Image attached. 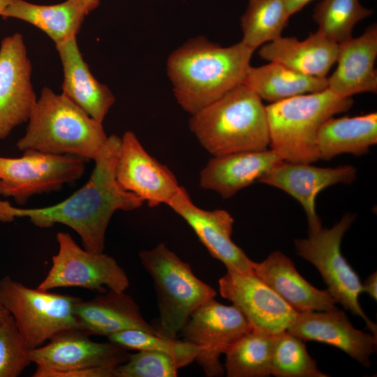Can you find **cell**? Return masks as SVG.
I'll use <instances>...</instances> for the list:
<instances>
[{
    "instance_id": "30",
    "label": "cell",
    "mask_w": 377,
    "mask_h": 377,
    "mask_svg": "<svg viewBox=\"0 0 377 377\" xmlns=\"http://www.w3.org/2000/svg\"><path fill=\"white\" fill-rule=\"evenodd\" d=\"M372 13L359 0H322L313 9V19L317 31L339 44L351 38L355 24Z\"/></svg>"
},
{
    "instance_id": "8",
    "label": "cell",
    "mask_w": 377,
    "mask_h": 377,
    "mask_svg": "<svg viewBox=\"0 0 377 377\" xmlns=\"http://www.w3.org/2000/svg\"><path fill=\"white\" fill-rule=\"evenodd\" d=\"M0 299L28 350L61 331L78 328L74 309L80 298L30 288L6 276L0 280Z\"/></svg>"
},
{
    "instance_id": "29",
    "label": "cell",
    "mask_w": 377,
    "mask_h": 377,
    "mask_svg": "<svg viewBox=\"0 0 377 377\" xmlns=\"http://www.w3.org/2000/svg\"><path fill=\"white\" fill-rule=\"evenodd\" d=\"M290 17L283 0H249L241 17V41L255 50L275 40L281 36Z\"/></svg>"
},
{
    "instance_id": "2",
    "label": "cell",
    "mask_w": 377,
    "mask_h": 377,
    "mask_svg": "<svg viewBox=\"0 0 377 377\" xmlns=\"http://www.w3.org/2000/svg\"><path fill=\"white\" fill-rule=\"evenodd\" d=\"M254 51L242 41L223 47L204 36L184 43L166 61L177 103L193 114L243 84Z\"/></svg>"
},
{
    "instance_id": "27",
    "label": "cell",
    "mask_w": 377,
    "mask_h": 377,
    "mask_svg": "<svg viewBox=\"0 0 377 377\" xmlns=\"http://www.w3.org/2000/svg\"><path fill=\"white\" fill-rule=\"evenodd\" d=\"M244 83L261 100L276 103L294 96L327 89V77H317L297 72L279 63L269 61L250 66Z\"/></svg>"
},
{
    "instance_id": "4",
    "label": "cell",
    "mask_w": 377,
    "mask_h": 377,
    "mask_svg": "<svg viewBox=\"0 0 377 377\" xmlns=\"http://www.w3.org/2000/svg\"><path fill=\"white\" fill-rule=\"evenodd\" d=\"M27 121L24 135L16 143L22 151L31 149L94 161L108 138L103 123L48 87L41 90Z\"/></svg>"
},
{
    "instance_id": "28",
    "label": "cell",
    "mask_w": 377,
    "mask_h": 377,
    "mask_svg": "<svg viewBox=\"0 0 377 377\" xmlns=\"http://www.w3.org/2000/svg\"><path fill=\"white\" fill-rule=\"evenodd\" d=\"M274 335L253 330L236 340L226 352L228 377H266L271 375Z\"/></svg>"
},
{
    "instance_id": "1",
    "label": "cell",
    "mask_w": 377,
    "mask_h": 377,
    "mask_svg": "<svg viewBox=\"0 0 377 377\" xmlns=\"http://www.w3.org/2000/svg\"><path fill=\"white\" fill-rule=\"evenodd\" d=\"M121 138L108 136L94 159L95 167L88 182L63 201L47 207L22 208L0 199V221L28 218L37 227L48 228L56 223L66 225L81 238L83 248L103 253L109 222L117 210L132 211L143 201L119 185L115 166Z\"/></svg>"
},
{
    "instance_id": "16",
    "label": "cell",
    "mask_w": 377,
    "mask_h": 377,
    "mask_svg": "<svg viewBox=\"0 0 377 377\" xmlns=\"http://www.w3.org/2000/svg\"><path fill=\"white\" fill-rule=\"evenodd\" d=\"M167 205L187 223L210 255L226 266L227 272L253 273V261L232 240L234 219L229 212L198 207L182 186Z\"/></svg>"
},
{
    "instance_id": "24",
    "label": "cell",
    "mask_w": 377,
    "mask_h": 377,
    "mask_svg": "<svg viewBox=\"0 0 377 377\" xmlns=\"http://www.w3.org/2000/svg\"><path fill=\"white\" fill-rule=\"evenodd\" d=\"M338 52L339 44L316 31L303 40L281 36L263 45L258 54L265 60L279 63L300 73L327 77L337 61Z\"/></svg>"
},
{
    "instance_id": "26",
    "label": "cell",
    "mask_w": 377,
    "mask_h": 377,
    "mask_svg": "<svg viewBox=\"0 0 377 377\" xmlns=\"http://www.w3.org/2000/svg\"><path fill=\"white\" fill-rule=\"evenodd\" d=\"M377 143V113L327 119L316 138L319 158L330 160L342 154L360 156Z\"/></svg>"
},
{
    "instance_id": "37",
    "label": "cell",
    "mask_w": 377,
    "mask_h": 377,
    "mask_svg": "<svg viewBox=\"0 0 377 377\" xmlns=\"http://www.w3.org/2000/svg\"><path fill=\"white\" fill-rule=\"evenodd\" d=\"M80 3H81L89 12H91L93 10L96 8L99 3L100 0H75Z\"/></svg>"
},
{
    "instance_id": "34",
    "label": "cell",
    "mask_w": 377,
    "mask_h": 377,
    "mask_svg": "<svg viewBox=\"0 0 377 377\" xmlns=\"http://www.w3.org/2000/svg\"><path fill=\"white\" fill-rule=\"evenodd\" d=\"M23 339L11 315L0 325V377H17L30 364Z\"/></svg>"
},
{
    "instance_id": "36",
    "label": "cell",
    "mask_w": 377,
    "mask_h": 377,
    "mask_svg": "<svg viewBox=\"0 0 377 377\" xmlns=\"http://www.w3.org/2000/svg\"><path fill=\"white\" fill-rule=\"evenodd\" d=\"M312 0H283L290 16L302 10Z\"/></svg>"
},
{
    "instance_id": "17",
    "label": "cell",
    "mask_w": 377,
    "mask_h": 377,
    "mask_svg": "<svg viewBox=\"0 0 377 377\" xmlns=\"http://www.w3.org/2000/svg\"><path fill=\"white\" fill-rule=\"evenodd\" d=\"M356 176L357 170L352 165L321 168L311 163L283 161L258 182L282 190L297 200L306 213L309 234L322 228L316 212L318 194L332 185L351 184Z\"/></svg>"
},
{
    "instance_id": "32",
    "label": "cell",
    "mask_w": 377,
    "mask_h": 377,
    "mask_svg": "<svg viewBox=\"0 0 377 377\" xmlns=\"http://www.w3.org/2000/svg\"><path fill=\"white\" fill-rule=\"evenodd\" d=\"M109 341L127 350H147L172 356L180 368L195 360L199 353L197 346L184 340L171 339L142 330L130 329L112 334Z\"/></svg>"
},
{
    "instance_id": "23",
    "label": "cell",
    "mask_w": 377,
    "mask_h": 377,
    "mask_svg": "<svg viewBox=\"0 0 377 377\" xmlns=\"http://www.w3.org/2000/svg\"><path fill=\"white\" fill-rule=\"evenodd\" d=\"M253 273L297 312L336 309L327 290L315 288L303 278L293 262L279 251L260 263L253 262Z\"/></svg>"
},
{
    "instance_id": "12",
    "label": "cell",
    "mask_w": 377,
    "mask_h": 377,
    "mask_svg": "<svg viewBox=\"0 0 377 377\" xmlns=\"http://www.w3.org/2000/svg\"><path fill=\"white\" fill-rule=\"evenodd\" d=\"M251 330L245 316L235 305H225L212 298L192 313L180 333L183 340L198 348L195 361L205 374L215 377L225 374L221 355Z\"/></svg>"
},
{
    "instance_id": "25",
    "label": "cell",
    "mask_w": 377,
    "mask_h": 377,
    "mask_svg": "<svg viewBox=\"0 0 377 377\" xmlns=\"http://www.w3.org/2000/svg\"><path fill=\"white\" fill-rule=\"evenodd\" d=\"M88 14L87 9L75 0H66L53 5L10 0L1 17L20 20L36 27L56 45L76 36Z\"/></svg>"
},
{
    "instance_id": "9",
    "label": "cell",
    "mask_w": 377,
    "mask_h": 377,
    "mask_svg": "<svg viewBox=\"0 0 377 377\" xmlns=\"http://www.w3.org/2000/svg\"><path fill=\"white\" fill-rule=\"evenodd\" d=\"M355 219L354 214L347 213L332 228H321L309 233L307 238L295 239V246L297 253L317 268L336 303L360 316L376 336V325L367 316L359 302L362 283L341 251L343 237Z\"/></svg>"
},
{
    "instance_id": "20",
    "label": "cell",
    "mask_w": 377,
    "mask_h": 377,
    "mask_svg": "<svg viewBox=\"0 0 377 377\" xmlns=\"http://www.w3.org/2000/svg\"><path fill=\"white\" fill-rule=\"evenodd\" d=\"M377 25L372 24L358 37L339 44L337 66L327 77V89L341 97L376 93Z\"/></svg>"
},
{
    "instance_id": "22",
    "label": "cell",
    "mask_w": 377,
    "mask_h": 377,
    "mask_svg": "<svg viewBox=\"0 0 377 377\" xmlns=\"http://www.w3.org/2000/svg\"><path fill=\"white\" fill-rule=\"evenodd\" d=\"M63 67L61 94L96 121L103 123L115 102L110 88L91 73L76 36L55 45Z\"/></svg>"
},
{
    "instance_id": "3",
    "label": "cell",
    "mask_w": 377,
    "mask_h": 377,
    "mask_svg": "<svg viewBox=\"0 0 377 377\" xmlns=\"http://www.w3.org/2000/svg\"><path fill=\"white\" fill-rule=\"evenodd\" d=\"M191 131L212 156L267 149L265 106L244 83L191 114Z\"/></svg>"
},
{
    "instance_id": "6",
    "label": "cell",
    "mask_w": 377,
    "mask_h": 377,
    "mask_svg": "<svg viewBox=\"0 0 377 377\" xmlns=\"http://www.w3.org/2000/svg\"><path fill=\"white\" fill-rule=\"evenodd\" d=\"M139 257L156 290L159 317L154 327L158 335L177 339L192 313L216 293L163 243L140 251Z\"/></svg>"
},
{
    "instance_id": "11",
    "label": "cell",
    "mask_w": 377,
    "mask_h": 377,
    "mask_svg": "<svg viewBox=\"0 0 377 377\" xmlns=\"http://www.w3.org/2000/svg\"><path fill=\"white\" fill-rule=\"evenodd\" d=\"M84 160L25 150L20 157L0 156V194L23 205L35 195L50 192L80 179Z\"/></svg>"
},
{
    "instance_id": "33",
    "label": "cell",
    "mask_w": 377,
    "mask_h": 377,
    "mask_svg": "<svg viewBox=\"0 0 377 377\" xmlns=\"http://www.w3.org/2000/svg\"><path fill=\"white\" fill-rule=\"evenodd\" d=\"M180 367L170 355L141 350L114 369V377H176Z\"/></svg>"
},
{
    "instance_id": "13",
    "label": "cell",
    "mask_w": 377,
    "mask_h": 377,
    "mask_svg": "<svg viewBox=\"0 0 377 377\" xmlns=\"http://www.w3.org/2000/svg\"><path fill=\"white\" fill-rule=\"evenodd\" d=\"M221 295L245 316L252 330L275 335L286 331L299 312L254 273L227 272L219 280Z\"/></svg>"
},
{
    "instance_id": "39",
    "label": "cell",
    "mask_w": 377,
    "mask_h": 377,
    "mask_svg": "<svg viewBox=\"0 0 377 377\" xmlns=\"http://www.w3.org/2000/svg\"><path fill=\"white\" fill-rule=\"evenodd\" d=\"M10 0H0V16H1L6 8L9 4Z\"/></svg>"
},
{
    "instance_id": "19",
    "label": "cell",
    "mask_w": 377,
    "mask_h": 377,
    "mask_svg": "<svg viewBox=\"0 0 377 377\" xmlns=\"http://www.w3.org/2000/svg\"><path fill=\"white\" fill-rule=\"evenodd\" d=\"M283 161L272 149L244 151L212 156L200 172L202 188L223 198L235 195Z\"/></svg>"
},
{
    "instance_id": "38",
    "label": "cell",
    "mask_w": 377,
    "mask_h": 377,
    "mask_svg": "<svg viewBox=\"0 0 377 377\" xmlns=\"http://www.w3.org/2000/svg\"><path fill=\"white\" fill-rule=\"evenodd\" d=\"M9 311L7 310V309L5 307V306L3 304V303L1 301L0 299V325L1 323L6 320V318L10 316Z\"/></svg>"
},
{
    "instance_id": "5",
    "label": "cell",
    "mask_w": 377,
    "mask_h": 377,
    "mask_svg": "<svg viewBox=\"0 0 377 377\" xmlns=\"http://www.w3.org/2000/svg\"><path fill=\"white\" fill-rule=\"evenodd\" d=\"M353 104L352 97L339 96L328 89L270 103L265 106L270 149L285 161H318L316 138L320 126Z\"/></svg>"
},
{
    "instance_id": "10",
    "label": "cell",
    "mask_w": 377,
    "mask_h": 377,
    "mask_svg": "<svg viewBox=\"0 0 377 377\" xmlns=\"http://www.w3.org/2000/svg\"><path fill=\"white\" fill-rule=\"evenodd\" d=\"M57 241L58 252L52 256V266L37 288L80 287L102 293L125 292L128 288L126 273L112 256L82 249L68 232H58Z\"/></svg>"
},
{
    "instance_id": "18",
    "label": "cell",
    "mask_w": 377,
    "mask_h": 377,
    "mask_svg": "<svg viewBox=\"0 0 377 377\" xmlns=\"http://www.w3.org/2000/svg\"><path fill=\"white\" fill-rule=\"evenodd\" d=\"M287 331L304 341L338 348L367 368L376 348V336L355 328L345 313L337 308L300 312Z\"/></svg>"
},
{
    "instance_id": "35",
    "label": "cell",
    "mask_w": 377,
    "mask_h": 377,
    "mask_svg": "<svg viewBox=\"0 0 377 377\" xmlns=\"http://www.w3.org/2000/svg\"><path fill=\"white\" fill-rule=\"evenodd\" d=\"M377 274L372 273L362 283V292L367 293L370 297L376 301L377 299Z\"/></svg>"
},
{
    "instance_id": "21",
    "label": "cell",
    "mask_w": 377,
    "mask_h": 377,
    "mask_svg": "<svg viewBox=\"0 0 377 377\" xmlns=\"http://www.w3.org/2000/svg\"><path fill=\"white\" fill-rule=\"evenodd\" d=\"M78 328L90 335L108 336L138 329L158 334L155 327L145 320L132 297L125 292L107 290L94 298L75 305Z\"/></svg>"
},
{
    "instance_id": "7",
    "label": "cell",
    "mask_w": 377,
    "mask_h": 377,
    "mask_svg": "<svg viewBox=\"0 0 377 377\" xmlns=\"http://www.w3.org/2000/svg\"><path fill=\"white\" fill-rule=\"evenodd\" d=\"M129 354L110 341L98 343L79 328L61 331L45 346L29 350L36 365L34 377H114V369Z\"/></svg>"
},
{
    "instance_id": "31",
    "label": "cell",
    "mask_w": 377,
    "mask_h": 377,
    "mask_svg": "<svg viewBox=\"0 0 377 377\" xmlns=\"http://www.w3.org/2000/svg\"><path fill=\"white\" fill-rule=\"evenodd\" d=\"M271 375L277 377H328L308 353L304 341L287 330L274 335Z\"/></svg>"
},
{
    "instance_id": "15",
    "label": "cell",
    "mask_w": 377,
    "mask_h": 377,
    "mask_svg": "<svg viewBox=\"0 0 377 377\" xmlns=\"http://www.w3.org/2000/svg\"><path fill=\"white\" fill-rule=\"evenodd\" d=\"M115 176L121 188L151 207L168 205L181 186L172 172L152 157L131 131L121 138Z\"/></svg>"
},
{
    "instance_id": "14",
    "label": "cell",
    "mask_w": 377,
    "mask_h": 377,
    "mask_svg": "<svg viewBox=\"0 0 377 377\" xmlns=\"http://www.w3.org/2000/svg\"><path fill=\"white\" fill-rule=\"evenodd\" d=\"M32 66L22 35L6 36L0 45V139L28 121L37 98Z\"/></svg>"
}]
</instances>
